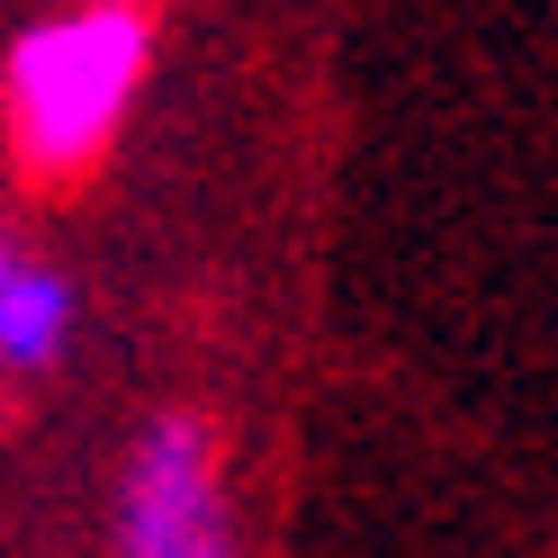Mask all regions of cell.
<instances>
[{
    "mask_svg": "<svg viewBox=\"0 0 558 558\" xmlns=\"http://www.w3.org/2000/svg\"><path fill=\"white\" fill-rule=\"evenodd\" d=\"M118 10H145V0H118Z\"/></svg>",
    "mask_w": 558,
    "mask_h": 558,
    "instance_id": "5",
    "label": "cell"
},
{
    "mask_svg": "<svg viewBox=\"0 0 558 558\" xmlns=\"http://www.w3.org/2000/svg\"><path fill=\"white\" fill-rule=\"evenodd\" d=\"M63 342H73V279L19 253L0 270V369H54Z\"/></svg>",
    "mask_w": 558,
    "mask_h": 558,
    "instance_id": "3",
    "label": "cell"
},
{
    "mask_svg": "<svg viewBox=\"0 0 558 558\" xmlns=\"http://www.w3.org/2000/svg\"><path fill=\"white\" fill-rule=\"evenodd\" d=\"M10 262H19V243H10V234H0V270H10Z\"/></svg>",
    "mask_w": 558,
    "mask_h": 558,
    "instance_id": "4",
    "label": "cell"
},
{
    "mask_svg": "<svg viewBox=\"0 0 558 558\" xmlns=\"http://www.w3.org/2000/svg\"><path fill=\"white\" fill-rule=\"evenodd\" d=\"M118 558H234L217 486V433L198 414H154L118 486Z\"/></svg>",
    "mask_w": 558,
    "mask_h": 558,
    "instance_id": "2",
    "label": "cell"
},
{
    "mask_svg": "<svg viewBox=\"0 0 558 558\" xmlns=\"http://www.w3.org/2000/svg\"><path fill=\"white\" fill-rule=\"evenodd\" d=\"M154 27L145 10L82 0L63 19H37L10 46V145L27 181H82L109 154L135 82H145Z\"/></svg>",
    "mask_w": 558,
    "mask_h": 558,
    "instance_id": "1",
    "label": "cell"
}]
</instances>
